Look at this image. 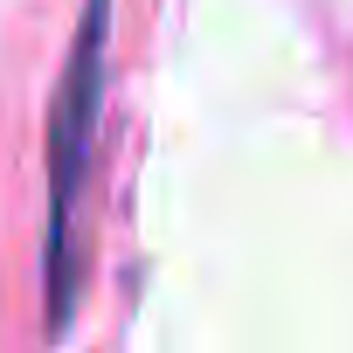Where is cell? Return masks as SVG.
Masks as SVG:
<instances>
[{
    "label": "cell",
    "instance_id": "6da1fadb",
    "mask_svg": "<svg viewBox=\"0 0 353 353\" xmlns=\"http://www.w3.org/2000/svg\"><path fill=\"white\" fill-rule=\"evenodd\" d=\"M104 21L111 0H83V21L63 63L56 118H49V229H42V298H49V332L70 325L77 305V208L90 181V145L104 118Z\"/></svg>",
    "mask_w": 353,
    "mask_h": 353
}]
</instances>
